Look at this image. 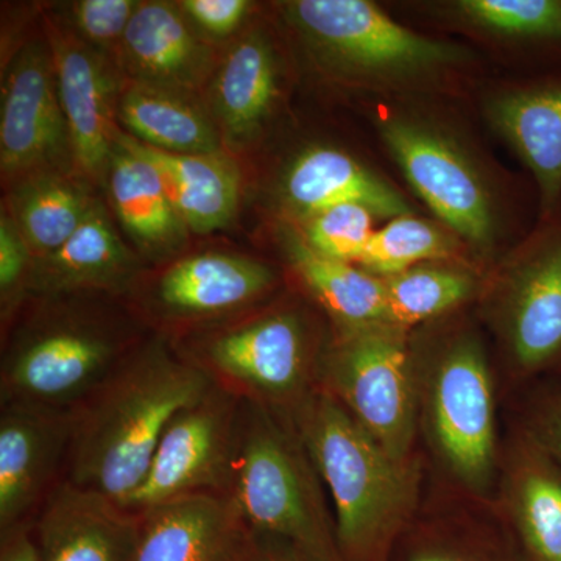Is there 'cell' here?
<instances>
[{
  "mask_svg": "<svg viewBox=\"0 0 561 561\" xmlns=\"http://www.w3.org/2000/svg\"><path fill=\"white\" fill-rule=\"evenodd\" d=\"M0 561H41L33 522L0 530Z\"/></svg>",
  "mask_w": 561,
  "mask_h": 561,
  "instance_id": "74e56055",
  "label": "cell"
},
{
  "mask_svg": "<svg viewBox=\"0 0 561 561\" xmlns=\"http://www.w3.org/2000/svg\"><path fill=\"white\" fill-rule=\"evenodd\" d=\"M187 20L173 3L139 2L121 44L131 81L190 94L201 90L213 73L214 51Z\"/></svg>",
  "mask_w": 561,
  "mask_h": 561,
  "instance_id": "7402d4cb",
  "label": "cell"
},
{
  "mask_svg": "<svg viewBox=\"0 0 561 561\" xmlns=\"http://www.w3.org/2000/svg\"><path fill=\"white\" fill-rule=\"evenodd\" d=\"M276 22L295 68L356 108L375 102H470L489 62L460 41L416 31L375 0H287Z\"/></svg>",
  "mask_w": 561,
  "mask_h": 561,
  "instance_id": "7a4b0ae2",
  "label": "cell"
},
{
  "mask_svg": "<svg viewBox=\"0 0 561 561\" xmlns=\"http://www.w3.org/2000/svg\"><path fill=\"white\" fill-rule=\"evenodd\" d=\"M376 221L381 220L368 206L343 203L286 227L297 232L313 253L357 265L371 236L378 230Z\"/></svg>",
  "mask_w": 561,
  "mask_h": 561,
  "instance_id": "1f68e13d",
  "label": "cell"
},
{
  "mask_svg": "<svg viewBox=\"0 0 561 561\" xmlns=\"http://www.w3.org/2000/svg\"><path fill=\"white\" fill-rule=\"evenodd\" d=\"M58 94L68 122L72 160L92 181L106 180L117 146V83L105 54L73 35L50 31Z\"/></svg>",
  "mask_w": 561,
  "mask_h": 561,
  "instance_id": "e0dca14e",
  "label": "cell"
},
{
  "mask_svg": "<svg viewBox=\"0 0 561 561\" xmlns=\"http://www.w3.org/2000/svg\"><path fill=\"white\" fill-rule=\"evenodd\" d=\"M241 402L213 383L201 400L176 413L125 508L144 512L191 494H228Z\"/></svg>",
  "mask_w": 561,
  "mask_h": 561,
  "instance_id": "4fadbf2b",
  "label": "cell"
},
{
  "mask_svg": "<svg viewBox=\"0 0 561 561\" xmlns=\"http://www.w3.org/2000/svg\"><path fill=\"white\" fill-rule=\"evenodd\" d=\"M33 254L11 216L2 214L0 219V295L3 312H10L11 305L22 291H27Z\"/></svg>",
  "mask_w": 561,
  "mask_h": 561,
  "instance_id": "e575fe53",
  "label": "cell"
},
{
  "mask_svg": "<svg viewBox=\"0 0 561 561\" xmlns=\"http://www.w3.org/2000/svg\"><path fill=\"white\" fill-rule=\"evenodd\" d=\"M398 561H530L526 551H508L476 538H421L402 546Z\"/></svg>",
  "mask_w": 561,
  "mask_h": 561,
  "instance_id": "836d02e7",
  "label": "cell"
},
{
  "mask_svg": "<svg viewBox=\"0 0 561 561\" xmlns=\"http://www.w3.org/2000/svg\"><path fill=\"white\" fill-rule=\"evenodd\" d=\"M106 184L114 214L140 253L162 260L183 247L190 230L151 162L117 142Z\"/></svg>",
  "mask_w": 561,
  "mask_h": 561,
  "instance_id": "484cf974",
  "label": "cell"
},
{
  "mask_svg": "<svg viewBox=\"0 0 561 561\" xmlns=\"http://www.w3.org/2000/svg\"><path fill=\"white\" fill-rule=\"evenodd\" d=\"M117 142L154 165L187 230L209 234L234 219L241 197V173L224 151L172 153L146 146L122 131Z\"/></svg>",
  "mask_w": 561,
  "mask_h": 561,
  "instance_id": "cb8c5ba5",
  "label": "cell"
},
{
  "mask_svg": "<svg viewBox=\"0 0 561 561\" xmlns=\"http://www.w3.org/2000/svg\"><path fill=\"white\" fill-rule=\"evenodd\" d=\"M280 412L242 400L228 496L256 540L279 542L302 561H342L319 472Z\"/></svg>",
  "mask_w": 561,
  "mask_h": 561,
  "instance_id": "5b68a950",
  "label": "cell"
},
{
  "mask_svg": "<svg viewBox=\"0 0 561 561\" xmlns=\"http://www.w3.org/2000/svg\"><path fill=\"white\" fill-rule=\"evenodd\" d=\"M117 121L128 135L172 153H217L221 135L216 121L190 92L131 81L122 91Z\"/></svg>",
  "mask_w": 561,
  "mask_h": 561,
  "instance_id": "4316f807",
  "label": "cell"
},
{
  "mask_svg": "<svg viewBox=\"0 0 561 561\" xmlns=\"http://www.w3.org/2000/svg\"><path fill=\"white\" fill-rule=\"evenodd\" d=\"M375 154L332 140H311L291 151L280 165L273 198L278 225H295L320 210L360 203L389 221L430 214Z\"/></svg>",
  "mask_w": 561,
  "mask_h": 561,
  "instance_id": "7c38bea8",
  "label": "cell"
},
{
  "mask_svg": "<svg viewBox=\"0 0 561 561\" xmlns=\"http://www.w3.org/2000/svg\"><path fill=\"white\" fill-rule=\"evenodd\" d=\"M94 202L87 184L60 169H44L16 180L10 194V216L35 260L60 249Z\"/></svg>",
  "mask_w": 561,
  "mask_h": 561,
  "instance_id": "f1b7e54d",
  "label": "cell"
},
{
  "mask_svg": "<svg viewBox=\"0 0 561 561\" xmlns=\"http://www.w3.org/2000/svg\"><path fill=\"white\" fill-rule=\"evenodd\" d=\"M72 411L0 404V530L33 522L65 479Z\"/></svg>",
  "mask_w": 561,
  "mask_h": 561,
  "instance_id": "2e32d148",
  "label": "cell"
},
{
  "mask_svg": "<svg viewBox=\"0 0 561 561\" xmlns=\"http://www.w3.org/2000/svg\"><path fill=\"white\" fill-rule=\"evenodd\" d=\"M249 561H302L287 546L279 542L256 540L253 538V551Z\"/></svg>",
  "mask_w": 561,
  "mask_h": 561,
  "instance_id": "f35d334b",
  "label": "cell"
},
{
  "mask_svg": "<svg viewBox=\"0 0 561 561\" xmlns=\"http://www.w3.org/2000/svg\"><path fill=\"white\" fill-rule=\"evenodd\" d=\"M515 489L513 515L530 561H561V465L530 438Z\"/></svg>",
  "mask_w": 561,
  "mask_h": 561,
  "instance_id": "f546056e",
  "label": "cell"
},
{
  "mask_svg": "<svg viewBox=\"0 0 561 561\" xmlns=\"http://www.w3.org/2000/svg\"><path fill=\"white\" fill-rule=\"evenodd\" d=\"M72 158L50 44L31 43L10 62L0 110V168L20 180Z\"/></svg>",
  "mask_w": 561,
  "mask_h": 561,
  "instance_id": "9a60e30c",
  "label": "cell"
},
{
  "mask_svg": "<svg viewBox=\"0 0 561 561\" xmlns=\"http://www.w3.org/2000/svg\"><path fill=\"white\" fill-rule=\"evenodd\" d=\"M180 7L192 22L216 38L238 31L250 11L247 0H184Z\"/></svg>",
  "mask_w": 561,
  "mask_h": 561,
  "instance_id": "d590c367",
  "label": "cell"
},
{
  "mask_svg": "<svg viewBox=\"0 0 561 561\" xmlns=\"http://www.w3.org/2000/svg\"><path fill=\"white\" fill-rule=\"evenodd\" d=\"M91 319L50 313L18 332L2 357L0 404L73 411L87 400L140 345L111 324Z\"/></svg>",
  "mask_w": 561,
  "mask_h": 561,
  "instance_id": "9c48e42d",
  "label": "cell"
},
{
  "mask_svg": "<svg viewBox=\"0 0 561 561\" xmlns=\"http://www.w3.org/2000/svg\"><path fill=\"white\" fill-rule=\"evenodd\" d=\"M416 370L411 331L386 323L332 331L320 364L323 389L398 460L415 434Z\"/></svg>",
  "mask_w": 561,
  "mask_h": 561,
  "instance_id": "30bf717a",
  "label": "cell"
},
{
  "mask_svg": "<svg viewBox=\"0 0 561 561\" xmlns=\"http://www.w3.org/2000/svg\"><path fill=\"white\" fill-rule=\"evenodd\" d=\"M278 241L290 271L331 321L332 331L359 330L386 323L382 278L362 271L357 265L313 253L286 225H278Z\"/></svg>",
  "mask_w": 561,
  "mask_h": 561,
  "instance_id": "d4e9b609",
  "label": "cell"
},
{
  "mask_svg": "<svg viewBox=\"0 0 561 561\" xmlns=\"http://www.w3.org/2000/svg\"><path fill=\"white\" fill-rule=\"evenodd\" d=\"M474 305L516 371L561 368V203L486 268Z\"/></svg>",
  "mask_w": 561,
  "mask_h": 561,
  "instance_id": "52a82bcc",
  "label": "cell"
},
{
  "mask_svg": "<svg viewBox=\"0 0 561 561\" xmlns=\"http://www.w3.org/2000/svg\"><path fill=\"white\" fill-rule=\"evenodd\" d=\"M265 262L225 253H203L173 262L151 291V305L175 321H205L249 308L278 286Z\"/></svg>",
  "mask_w": 561,
  "mask_h": 561,
  "instance_id": "44dd1931",
  "label": "cell"
},
{
  "mask_svg": "<svg viewBox=\"0 0 561 561\" xmlns=\"http://www.w3.org/2000/svg\"><path fill=\"white\" fill-rule=\"evenodd\" d=\"M213 379L164 339L140 342L72 411L65 479L124 505L176 413L201 400Z\"/></svg>",
  "mask_w": 561,
  "mask_h": 561,
  "instance_id": "3957f363",
  "label": "cell"
},
{
  "mask_svg": "<svg viewBox=\"0 0 561 561\" xmlns=\"http://www.w3.org/2000/svg\"><path fill=\"white\" fill-rule=\"evenodd\" d=\"M138 5L135 0H80L70 5V22L84 44L106 54L121 46Z\"/></svg>",
  "mask_w": 561,
  "mask_h": 561,
  "instance_id": "d6a6232c",
  "label": "cell"
},
{
  "mask_svg": "<svg viewBox=\"0 0 561 561\" xmlns=\"http://www.w3.org/2000/svg\"><path fill=\"white\" fill-rule=\"evenodd\" d=\"M485 268L467 257L421 262L382 278L386 323L413 331L474 305Z\"/></svg>",
  "mask_w": 561,
  "mask_h": 561,
  "instance_id": "83f0119b",
  "label": "cell"
},
{
  "mask_svg": "<svg viewBox=\"0 0 561 561\" xmlns=\"http://www.w3.org/2000/svg\"><path fill=\"white\" fill-rule=\"evenodd\" d=\"M471 106L534 181L540 217L551 214L561 203V66L524 76L491 73Z\"/></svg>",
  "mask_w": 561,
  "mask_h": 561,
  "instance_id": "5bb4252c",
  "label": "cell"
},
{
  "mask_svg": "<svg viewBox=\"0 0 561 561\" xmlns=\"http://www.w3.org/2000/svg\"><path fill=\"white\" fill-rule=\"evenodd\" d=\"M136 513L133 561H249L253 551V535L228 494H191Z\"/></svg>",
  "mask_w": 561,
  "mask_h": 561,
  "instance_id": "ac0fdd59",
  "label": "cell"
},
{
  "mask_svg": "<svg viewBox=\"0 0 561 561\" xmlns=\"http://www.w3.org/2000/svg\"><path fill=\"white\" fill-rule=\"evenodd\" d=\"M334 502L342 561H390L411 513L416 479L330 391L313 390L289 413Z\"/></svg>",
  "mask_w": 561,
  "mask_h": 561,
  "instance_id": "277c9868",
  "label": "cell"
},
{
  "mask_svg": "<svg viewBox=\"0 0 561 561\" xmlns=\"http://www.w3.org/2000/svg\"><path fill=\"white\" fill-rule=\"evenodd\" d=\"M411 345L426 365L432 430L446 463L468 485H485L496 434L481 330L463 309L411 331Z\"/></svg>",
  "mask_w": 561,
  "mask_h": 561,
  "instance_id": "8992f818",
  "label": "cell"
},
{
  "mask_svg": "<svg viewBox=\"0 0 561 561\" xmlns=\"http://www.w3.org/2000/svg\"><path fill=\"white\" fill-rule=\"evenodd\" d=\"M267 28L253 27L225 55L210 102L221 139L249 142L267 127L286 99L290 50Z\"/></svg>",
  "mask_w": 561,
  "mask_h": 561,
  "instance_id": "ffe728a7",
  "label": "cell"
},
{
  "mask_svg": "<svg viewBox=\"0 0 561 561\" xmlns=\"http://www.w3.org/2000/svg\"><path fill=\"white\" fill-rule=\"evenodd\" d=\"M357 110L398 179L485 271L537 225L534 181L494 154L470 102L413 99Z\"/></svg>",
  "mask_w": 561,
  "mask_h": 561,
  "instance_id": "6da1fadb",
  "label": "cell"
},
{
  "mask_svg": "<svg viewBox=\"0 0 561 561\" xmlns=\"http://www.w3.org/2000/svg\"><path fill=\"white\" fill-rule=\"evenodd\" d=\"M397 20L460 41L493 73L524 76L561 66V0H383Z\"/></svg>",
  "mask_w": 561,
  "mask_h": 561,
  "instance_id": "8fae6325",
  "label": "cell"
},
{
  "mask_svg": "<svg viewBox=\"0 0 561 561\" xmlns=\"http://www.w3.org/2000/svg\"><path fill=\"white\" fill-rule=\"evenodd\" d=\"M453 257L472 260L459 236L431 214H411L378 228L357 267L378 278H389L421 262Z\"/></svg>",
  "mask_w": 561,
  "mask_h": 561,
  "instance_id": "4dcf8cb0",
  "label": "cell"
},
{
  "mask_svg": "<svg viewBox=\"0 0 561 561\" xmlns=\"http://www.w3.org/2000/svg\"><path fill=\"white\" fill-rule=\"evenodd\" d=\"M330 341L295 302L210 332L183 354L241 400L291 412L312 393Z\"/></svg>",
  "mask_w": 561,
  "mask_h": 561,
  "instance_id": "ba28073f",
  "label": "cell"
},
{
  "mask_svg": "<svg viewBox=\"0 0 561 561\" xmlns=\"http://www.w3.org/2000/svg\"><path fill=\"white\" fill-rule=\"evenodd\" d=\"M136 272L138 261L95 198L80 227L60 249L33 260L27 291L38 297L87 291L116 294L130 286Z\"/></svg>",
  "mask_w": 561,
  "mask_h": 561,
  "instance_id": "603a6c76",
  "label": "cell"
},
{
  "mask_svg": "<svg viewBox=\"0 0 561 561\" xmlns=\"http://www.w3.org/2000/svg\"><path fill=\"white\" fill-rule=\"evenodd\" d=\"M530 438L561 465V383L541 391L531 412Z\"/></svg>",
  "mask_w": 561,
  "mask_h": 561,
  "instance_id": "8d00e7d4",
  "label": "cell"
},
{
  "mask_svg": "<svg viewBox=\"0 0 561 561\" xmlns=\"http://www.w3.org/2000/svg\"><path fill=\"white\" fill-rule=\"evenodd\" d=\"M139 513L62 481L33 519L41 561H133Z\"/></svg>",
  "mask_w": 561,
  "mask_h": 561,
  "instance_id": "d6986e66",
  "label": "cell"
}]
</instances>
